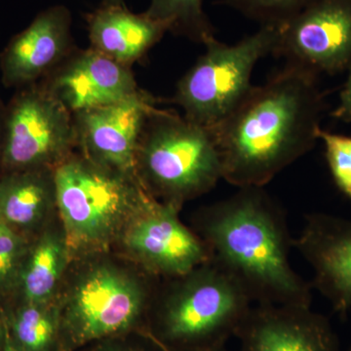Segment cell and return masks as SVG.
<instances>
[{
    "instance_id": "13",
    "label": "cell",
    "mask_w": 351,
    "mask_h": 351,
    "mask_svg": "<svg viewBox=\"0 0 351 351\" xmlns=\"http://www.w3.org/2000/svg\"><path fill=\"white\" fill-rule=\"evenodd\" d=\"M294 248L313 269V288L345 319L351 311V219L324 213L306 215Z\"/></svg>"
},
{
    "instance_id": "4",
    "label": "cell",
    "mask_w": 351,
    "mask_h": 351,
    "mask_svg": "<svg viewBox=\"0 0 351 351\" xmlns=\"http://www.w3.org/2000/svg\"><path fill=\"white\" fill-rule=\"evenodd\" d=\"M168 279L152 319V338L164 351L225 348L254 306L239 284L210 262Z\"/></svg>"
},
{
    "instance_id": "31",
    "label": "cell",
    "mask_w": 351,
    "mask_h": 351,
    "mask_svg": "<svg viewBox=\"0 0 351 351\" xmlns=\"http://www.w3.org/2000/svg\"><path fill=\"white\" fill-rule=\"evenodd\" d=\"M207 351H226V350H225V348H219V350H207Z\"/></svg>"
},
{
    "instance_id": "1",
    "label": "cell",
    "mask_w": 351,
    "mask_h": 351,
    "mask_svg": "<svg viewBox=\"0 0 351 351\" xmlns=\"http://www.w3.org/2000/svg\"><path fill=\"white\" fill-rule=\"evenodd\" d=\"M314 75L287 64L265 84L253 86L214 129L225 181L239 189L265 188L313 149L323 108Z\"/></svg>"
},
{
    "instance_id": "20",
    "label": "cell",
    "mask_w": 351,
    "mask_h": 351,
    "mask_svg": "<svg viewBox=\"0 0 351 351\" xmlns=\"http://www.w3.org/2000/svg\"><path fill=\"white\" fill-rule=\"evenodd\" d=\"M165 25L167 32L195 43L214 38V27L203 10V0H151L145 12Z\"/></svg>"
},
{
    "instance_id": "17",
    "label": "cell",
    "mask_w": 351,
    "mask_h": 351,
    "mask_svg": "<svg viewBox=\"0 0 351 351\" xmlns=\"http://www.w3.org/2000/svg\"><path fill=\"white\" fill-rule=\"evenodd\" d=\"M56 214L54 169L14 171L0 177V219L11 230L27 237L38 234Z\"/></svg>"
},
{
    "instance_id": "14",
    "label": "cell",
    "mask_w": 351,
    "mask_h": 351,
    "mask_svg": "<svg viewBox=\"0 0 351 351\" xmlns=\"http://www.w3.org/2000/svg\"><path fill=\"white\" fill-rule=\"evenodd\" d=\"M240 351H339L326 316L311 306L254 304L237 332Z\"/></svg>"
},
{
    "instance_id": "2",
    "label": "cell",
    "mask_w": 351,
    "mask_h": 351,
    "mask_svg": "<svg viewBox=\"0 0 351 351\" xmlns=\"http://www.w3.org/2000/svg\"><path fill=\"white\" fill-rule=\"evenodd\" d=\"M195 232L206 245L209 262L239 284L254 304L311 306V283L292 267L285 212L260 186L202 208Z\"/></svg>"
},
{
    "instance_id": "8",
    "label": "cell",
    "mask_w": 351,
    "mask_h": 351,
    "mask_svg": "<svg viewBox=\"0 0 351 351\" xmlns=\"http://www.w3.org/2000/svg\"><path fill=\"white\" fill-rule=\"evenodd\" d=\"M77 149L75 117L43 83L22 88L6 108L0 169H55Z\"/></svg>"
},
{
    "instance_id": "15",
    "label": "cell",
    "mask_w": 351,
    "mask_h": 351,
    "mask_svg": "<svg viewBox=\"0 0 351 351\" xmlns=\"http://www.w3.org/2000/svg\"><path fill=\"white\" fill-rule=\"evenodd\" d=\"M76 49L71 36V15L66 7L43 11L14 36L1 58L2 82L24 88L45 80Z\"/></svg>"
},
{
    "instance_id": "10",
    "label": "cell",
    "mask_w": 351,
    "mask_h": 351,
    "mask_svg": "<svg viewBox=\"0 0 351 351\" xmlns=\"http://www.w3.org/2000/svg\"><path fill=\"white\" fill-rule=\"evenodd\" d=\"M277 25L272 54L315 73H336L351 64V0H313Z\"/></svg>"
},
{
    "instance_id": "21",
    "label": "cell",
    "mask_w": 351,
    "mask_h": 351,
    "mask_svg": "<svg viewBox=\"0 0 351 351\" xmlns=\"http://www.w3.org/2000/svg\"><path fill=\"white\" fill-rule=\"evenodd\" d=\"M32 240L5 226L0 230V295L16 292Z\"/></svg>"
},
{
    "instance_id": "29",
    "label": "cell",
    "mask_w": 351,
    "mask_h": 351,
    "mask_svg": "<svg viewBox=\"0 0 351 351\" xmlns=\"http://www.w3.org/2000/svg\"><path fill=\"white\" fill-rule=\"evenodd\" d=\"M107 2L113 4H122L123 3V0H107Z\"/></svg>"
},
{
    "instance_id": "7",
    "label": "cell",
    "mask_w": 351,
    "mask_h": 351,
    "mask_svg": "<svg viewBox=\"0 0 351 351\" xmlns=\"http://www.w3.org/2000/svg\"><path fill=\"white\" fill-rule=\"evenodd\" d=\"M276 38L277 25L267 24L232 45L208 39L204 54L178 83L173 101L189 121L214 130L251 91L254 68L274 53Z\"/></svg>"
},
{
    "instance_id": "19",
    "label": "cell",
    "mask_w": 351,
    "mask_h": 351,
    "mask_svg": "<svg viewBox=\"0 0 351 351\" xmlns=\"http://www.w3.org/2000/svg\"><path fill=\"white\" fill-rule=\"evenodd\" d=\"M9 334L23 351H59L60 311L47 304L19 302L5 311Z\"/></svg>"
},
{
    "instance_id": "26",
    "label": "cell",
    "mask_w": 351,
    "mask_h": 351,
    "mask_svg": "<svg viewBox=\"0 0 351 351\" xmlns=\"http://www.w3.org/2000/svg\"><path fill=\"white\" fill-rule=\"evenodd\" d=\"M7 334V320L5 309L0 306V351H3Z\"/></svg>"
},
{
    "instance_id": "5",
    "label": "cell",
    "mask_w": 351,
    "mask_h": 351,
    "mask_svg": "<svg viewBox=\"0 0 351 351\" xmlns=\"http://www.w3.org/2000/svg\"><path fill=\"white\" fill-rule=\"evenodd\" d=\"M90 256L57 298L59 351L117 339L138 326L151 304V287L136 272Z\"/></svg>"
},
{
    "instance_id": "11",
    "label": "cell",
    "mask_w": 351,
    "mask_h": 351,
    "mask_svg": "<svg viewBox=\"0 0 351 351\" xmlns=\"http://www.w3.org/2000/svg\"><path fill=\"white\" fill-rule=\"evenodd\" d=\"M154 100L137 94L104 107L76 113L77 149L96 162L136 174L138 144Z\"/></svg>"
},
{
    "instance_id": "30",
    "label": "cell",
    "mask_w": 351,
    "mask_h": 351,
    "mask_svg": "<svg viewBox=\"0 0 351 351\" xmlns=\"http://www.w3.org/2000/svg\"><path fill=\"white\" fill-rule=\"evenodd\" d=\"M4 226H5V225H4L3 221H2L1 219H0V230H1L2 228H4Z\"/></svg>"
},
{
    "instance_id": "23",
    "label": "cell",
    "mask_w": 351,
    "mask_h": 351,
    "mask_svg": "<svg viewBox=\"0 0 351 351\" xmlns=\"http://www.w3.org/2000/svg\"><path fill=\"white\" fill-rule=\"evenodd\" d=\"M313 0H225V3L241 11L263 25L278 24L301 11Z\"/></svg>"
},
{
    "instance_id": "32",
    "label": "cell",
    "mask_w": 351,
    "mask_h": 351,
    "mask_svg": "<svg viewBox=\"0 0 351 351\" xmlns=\"http://www.w3.org/2000/svg\"><path fill=\"white\" fill-rule=\"evenodd\" d=\"M348 351H351V346H350V350H348Z\"/></svg>"
},
{
    "instance_id": "25",
    "label": "cell",
    "mask_w": 351,
    "mask_h": 351,
    "mask_svg": "<svg viewBox=\"0 0 351 351\" xmlns=\"http://www.w3.org/2000/svg\"><path fill=\"white\" fill-rule=\"evenodd\" d=\"M90 351H141L137 348L121 343L117 339H106V341H99Z\"/></svg>"
},
{
    "instance_id": "24",
    "label": "cell",
    "mask_w": 351,
    "mask_h": 351,
    "mask_svg": "<svg viewBox=\"0 0 351 351\" xmlns=\"http://www.w3.org/2000/svg\"><path fill=\"white\" fill-rule=\"evenodd\" d=\"M348 80L339 94L338 107L332 112L334 119L343 122H351V64L348 66Z\"/></svg>"
},
{
    "instance_id": "3",
    "label": "cell",
    "mask_w": 351,
    "mask_h": 351,
    "mask_svg": "<svg viewBox=\"0 0 351 351\" xmlns=\"http://www.w3.org/2000/svg\"><path fill=\"white\" fill-rule=\"evenodd\" d=\"M57 210L73 260L100 255L119 243L152 197L136 174L73 152L54 169Z\"/></svg>"
},
{
    "instance_id": "12",
    "label": "cell",
    "mask_w": 351,
    "mask_h": 351,
    "mask_svg": "<svg viewBox=\"0 0 351 351\" xmlns=\"http://www.w3.org/2000/svg\"><path fill=\"white\" fill-rule=\"evenodd\" d=\"M40 83L73 114L117 103L141 91L131 66L91 47L71 53Z\"/></svg>"
},
{
    "instance_id": "27",
    "label": "cell",
    "mask_w": 351,
    "mask_h": 351,
    "mask_svg": "<svg viewBox=\"0 0 351 351\" xmlns=\"http://www.w3.org/2000/svg\"><path fill=\"white\" fill-rule=\"evenodd\" d=\"M6 108H3L0 101V160H1L2 149H3L4 133H5Z\"/></svg>"
},
{
    "instance_id": "6",
    "label": "cell",
    "mask_w": 351,
    "mask_h": 351,
    "mask_svg": "<svg viewBox=\"0 0 351 351\" xmlns=\"http://www.w3.org/2000/svg\"><path fill=\"white\" fill-rule=\"evenodd\" d=\"M136 173L154 197L180 207L209 193L223 179L213 130L154 108L138 144Z\"/></svg>"
},
{
    "instance_id": "28",
    "label": "cell",
    "mask_w": 351,
    "mask_h": 351,
    "mask_svg": "<svg viewBox=\"0 0 351 351\" xmlns=\"http://www.w3.org/2000/svg\"><path fill=\"white\" fill-rule=\"evenodd\" d=\"M3 351H23L21 350L19 346L14 343L12 338H11L10 334H9L8 326H7L6 341Z\"/></svg>"
},
{
    "instance_id": "22",
    "label": "cell",
    "mask_w": 351,
    "mask_h": 351,
    "mask_svg": "<svg viewBox=\"0 0 351 351\" xmlns=\"http://www.w3.org/2000/svg\"><path fill=\"white\" fill-rule=\"evenodd\" d=\"M317 140L325 147L330 172L337 188L351 202V137L323 130H316Z\"/></svg>"
},
{
    "instance_id": "16",
    "label": "cell",
    "mask_w": 351,
    "mask_h": 351,
    "mask_svg": "<svg viewBox=\"0 0 351 351\" xmlns=\"http://www.w3.org/2000/svg\"><path fill=\"white\" fill-rule=\"evenodd\" d=\"M92 49L125 66H132L156 45L165 25L145 13H132L122 4L106 2L86 16Z\"/></svg>"
},
{
    "instance_id": "18",
    "label": "cell",
    "mask_w": 351,
    "mask_h": 351,
    "mask_svg": "<svg viewBox=\"0 0 351 351\" xmlns=\"http://www.w3.org/2000/svg\"><path fill=\"white\" fill-rule=\"evenodd\" d=\"M71 261L61 221L60 226L51 221L29 245L16 290L19 302L47 304L56 301Z\"/></svg>"
},
{
    "instance_id": "9",
    "label": "cell",
    "mask_w": 351,
    "mask_h": 351,
    "mask_svg": "<svg viewBox=\"0 0 351 351\" xmlns=\"http://www.w3.org/2000/svg\"><path fill=\"white\" fill-rule=\"evenodd\" d=\"M180 210L152 196L119 240L127 255L151 276L174 278L209 262L206 245L182 223Z\"/></svg>"
}]
</instances>
